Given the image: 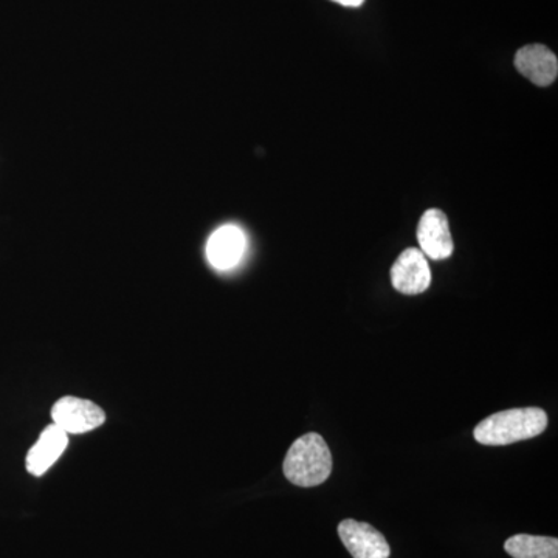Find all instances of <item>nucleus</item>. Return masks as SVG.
Masks as SVG:
<instances>
[{
    "instance_id": "obj_1",
    "label": "nucleus",
    "mask_w": 558,
    "mask_h": 558,
    "mask_svg": "<svg viewBox=\"0 0 558 558\" xmlns=\"http://www.w3.org/2000/svg\"><path fill=\"white\" fill-rule=\"evenodd\" d=\"M548 428V414L545 410L512 409L499 411L481 421L473 432V438L483 446H509L537 438Z\"/></svg>"
},
{
    "instance_id": "obj_2",
    "label": "nucleus",
    "mask_w": 558,
    "mask_h": 558,
    "mask_svg": "<svg viewBox=\"0 0 558 558\" xmlns=\"http://www.w3.org/2000/svg\"><path fill=\"white\" fill-rule=\"evenodd\" d=\"M282 470L295 486L317 487L332 473V453L318 433H307L290 446Z\"/></svg>"
},
{
    "instance_id": "obj_3",
    "label": "nucleus",
    "mask_w": 558,
    "mask_h": 558,
    "mask_svg": "<svg viewBox=\"0 0 558 558\" xmlns=\"http://www.w3.org/2000/svg\"><path fill=\"white\" fill-rule=\"evenodd\" d=\"M51 418L68 435H83L101 427L106 422V414L90 400L64 396L51 409Z\"/></svg>"
},
{
    "instance_id": "obj_4",
    "label": "nucleus",
    "mask_w": 558,
    "mask_h": 558,
    "mask_svg": "<svg viewBox=\"0 0 558 558\" xmlns=\"http://www.w3.org/2000/svg\"><path fill=\"white\" fill-rule=\"evenodd\" d=\"M392 288L403 295H418L432 284L427 256L418 248H407L389 271Z\"/></svg>"
},
{
    "instance_id": "obj_5",
    "label": "nucleus",
    "mask_w": 558,
    "mask_h": 558,
    "mask_svg": "<svg viewBox=\"0 0 558 558\" xmlns=\"http://www.w3.org/2000/svg\"><path fill=\"white\" fill-rule=\"evenodd\" d=\"M417 241L421 252L429 259L450 258L454 252V242L446 213L438 208L427 209L418 222Z\"/></svg>"
},
{
    "instance_id": "obj_6",
    "label": "nucleus",
    "mask_w": 558,
    "mask_h": 558,
    "mask_svg": "<svg viewBox=\"0 0 558 558\" xmlns=\"http://www.w3.org/2000/svg\"><path fill=\"white\" fill-rule=\"evenodd\" d=\"M339 535L349 554L354 558H389L387 538L376 527L355 520H343L339 524Z\"/></svg>"
},
{
    "instance_id": "obj_7",
    "label": "nucleus",
    "mask_w": 558,
    "mask_h": 558,
    "mask_svg": "<svg viewBox=\"0 0 558 558\" xmlns=\"http://www.w3.org/2000/svg\"><path fill=\"white\" fill-rule=\"evenodd\" d=\"M247 248L244 231L236 226H223L209 236L207 244L208 263L216 270H231L241 263Z\"/></svg>"
},
{
    "instance_id": "obj_8",
    "label": "nucleus",
    "mask_w": 558,
    "mask_h": 558,
    "mask_svg": "<svg viewBox=\"0 0 558 558\" xmlns=\"http://www.w3.org/2000/svg\"><path fill=\"white\" fill-rule=\"evenodd\" d=\"M515 68L535 86H550L558 75L556 53L542 44L521 47L515 54Z\"/></svg>"
},
{
    "instance_id": "obj_9",
    "label": "nucleus",
    "mask_w": 558,
    "mask_h": 558,
    "mask_svg": "<svg viewBox=\"0 0 558 558\" xmlns=\"http://www.w3.org/2000/svg\"><path fill=\"white\" fill-rule=\"evenodd\" d=\"M69 446V435L51 424L44 429L27 454V470L33 476H43L61 458Z\"/></svg>"
},
{
    "instance_id": "obj_10",
    "label": "nucleus",
    "mask_w": 558,
    "mask_h": 558,
    "mask_svg": "<svg viewBox=\"0 0 558 558\" xmlns=\"http://www.w3.org/2000/svg\"><path fill=\"white\" fill-rule=\"evenodd\" d=\"M506 553L513 558H558V539L538 535H513L505 543Z\"/></svg>"
},
{
    "instance_id": "obj_11",
    "label": "nucleus",
    "mask_w": 558,
    "mask_h": 558,
    "mask_svg": "<svg viewBox=\"0 0 558 558\" xmlns=\"http://www.w3.org/2000/svg\"><path fill=\"white\" fill-rule=\"evenodd\" d=\"M332 2L340 3V5L349 7V9H359L365 3V0H332Z\"/></svg>"
}]
</instances>
